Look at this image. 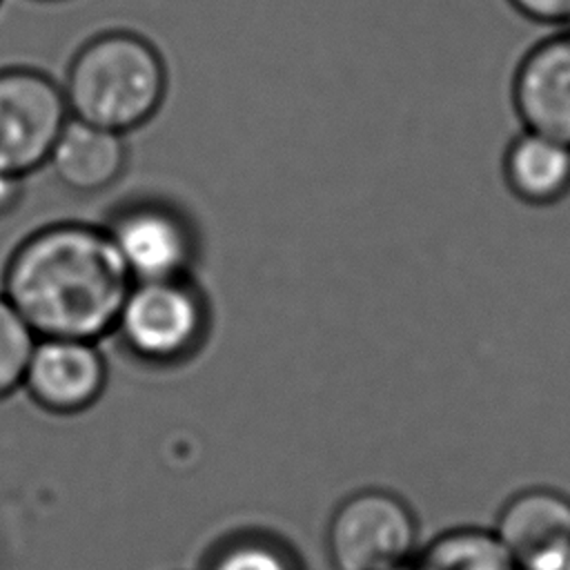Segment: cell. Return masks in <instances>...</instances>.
I'll return each mask as SVG.
<instances>
[{
	"label": "cell",
	"mask_w": 570,
	"mask_h": 570,
	"mask_svg": "<svg viewBox=\"0 0 570 570\" xmlns=\"http://www.w3.org/2000/svg\"><path fill=\"white\" fill-rule=\"evenodd\" d=\"M131 283L105 227L78 220L24 236L2 272L4 298L38 338H105Z\"/></svg>",
	"instance_id": "obj_1"
},
{
	"label": "cell",
	"mask_w": 570,
	"mask_h": 570,
	"mask_svg": "<svg viewBox=\"0 0 570 570\" xmlns=\"http://www.w3.org/2000/svg\"><path fill=\"white\" fill-rule=\"evenodd\" d=\"M60 85L71 118L127 136L160 111L169 76L151 40L107 29L78 47Z\"/></svg>",
	"instance_id": "obj_2"
},
{
	"label": "cell",
	"mask_w": 570,
	"mask_h": 570,
	"mask_svg": "<svg viewBox=\"0 0 570 570\" xmlns=\"http://www.w3.org/2000/svg\"><path fill=\"white\" fill-rule=\"evenodd\" d=\"M212 330L209 298L194 276L134 281L114 323L120 347L149 367L189 363Z\"/></svg>",
	"instance_id": "obj_3"
},
{
	"label": "cell",
	"mask_w": 570,
	"mask_h": 570,
	"mask_svg": "<svg viewBox=\"0 0 570 570\" xmlns=\"http://www.w3.org/2000/svg\"><path fill=\"white\" fill-rule=\"evenodd\" d=\"M325 543L334 570H405L419 552V523L405 499L365 488L336 505Z\"/></svg>",
	"instance_id": "obj_4"
},
{
	"label": "cell",
	"mask_w": 570,
	"mask_h": 570,
	"mask_svg": "<svg viewBox=\"0 0 570 570\" xmlns=\"http://www.w3.org/2000/svg\"><path fill=\"white\" fill-rule=\"evenodd\" d=\"M131 281L194 276L200 234L189 214L163 196L122 200L102 223Z\"/></svg>",
	"instance_id": "obj_5"
},
{
	"label": "cell",
	"mask_w": 570,
	"mask_h": 570,
	"mask_svg": "<svg viewBox=\"0 0 570 570\" xmlns=\"http://www.w3.org/2000/svg\"><path fill=\"white\" fill-rule=\"evenodd\" d=\"M71 118L62 85L36 67L0 69V174L27 178L47 167Z\"/></svg>",
	"instance_id": "obj_6"
},
{
	"label": "cell",
	"mask_w": 570,
	"mask_h": 570,
	"mask_svg": "<svg viewBox=\"0 0 570 570\" xmlns=\"http://www.w3.org/2000/svg\"><path fill=\"white\" fill-rule=\"evenodd\" d=\"M109 367L98 341L45 336L36 338L22 390L51 414H80L105 394Z\"/></svg>",
	"instance_id": "obj_7"
},
{
	"label": "cell",
	"mask_w": 570,
	"mask_h": 570,
	"mask_svg": "<svg viewBox=\"0 0 570 570\" xmlns=\"http://www.w3.org/2000/svg\"><path fill=\"white\" fill-rule=\"evenodd\" d=\"M510 98L523 129L570 147V27L537 40L519 58Z\"/></svg>",
	"instance_id": "obj_8"
},
{
	"label": "cell",
	"mask_w": 570,
	"mask_h": 570,
	"mask_svg": "<svg viewBox=\"0 0 570 570\" xmlns=\"http://www.w3.org/2000/svg\"><path fill=\"white\" fill-rule=\"evenodd\" d=\"M494 534L517 563L570 548V494L550 485H530L503 501Z\"/></svg>",
	"instance_id": "obj_9"
},
{
	"label": "cell",
	"mask_w": 570,
	"mask_h": 570,
	"mask_svg": "<svg viewBox=\"0 0 570 570\" xmlns=\"http://www.w3.org/2000/svg\"><path fill=\"white\" fill-rule=\"evenodd\" d=\"M127 160L129 149L122 134L69 118L47 167L69 191L100 194L122 178Z\"/></svg>",
	"instance_id": "obj_10"
},
{
	"label": "cell",
	"mask_w": 570,
	"mask_h": 570,
	"mask_svg": "<svg viewBox=\"0 0 570 570\" xmlns=\"http://www.w3.org/2000/svg\"><path fill=\"white\" fill-rule=\"evenodd\" d=\"M501 171L505 187L521 203L554 205L570 194V147L521 129L503 151Z\"/></svg>",
	"instance_id": "obj_11"
},
{
	"label": "cell",
	"mask_w": 570,
	"mask_h": 570,
	"mask_svg": "<svg viewBox=\"0 0 570 570\" xmlns=\"http://www.w3.org/2000/svg\"><path fill=\"white\" fill-rule=\"evenodd\" d=\"M407 570H519V563L492 528L461 525L425 543Z\"/></svg>",
	"instance_id": "obj_12"
},
{
	"label": "cell",
	"mask_w": 570,
	"mask_h": 570,
	"mask_svg": "<svg viewBox=\"0 0 570 570\" xmlns=\"http://www.w3.org/2000/svg\"><path fill=\"white\" fill-rule=\"evenodd\" d=\"M205 570H303L294 552L269 534L243 532L223 541Z\"/></svg>",
	"instance_id": "obj_13"
},
{
	"label": "cell",
	"mask_w": 570,
	"mask_h": 570,
	"mask_svg": "<svg viewBox=\"0 0 570 570\" xmlns=\"http://www.w3.org/2000/svg\"><path fill=\"white\" fill-rule=\"evenodd\" d=\"M36 334L0 292V401L22 387Z\"/></svg>",
	"instance_id": "obj_14"
},
{
	"label": "cell",
	"mask_w": 570,
	"mask_h": 570,
	"mask_svg": "<svg viewBox=\"0 0 570 570\" xmlns=\"http://www.w3.org/2000/svg\"><path fill=\"white\" fill-rule=\"evenodd\" d=\"M508 4L532 22L570 27V0H508Z\"/></svg>",
	"instance_id": "obj_15"
},
{
	"label": "cell",
	"mask_w": 570,
	"mask_h": 570,
	"mask_svg": "<svg viewBox=\"0 0 570 570\" xmlns=\"http://www.w3.org/2000/svg\"><path fill=\"white\" fill-rule=\"evenodd\" d=\"M24 180L20 176L0 174V218L13 214L24 198Z\"/></svg>",
	"instance_id": "obj_16"
},
{
	"label": "cell",
	"mask_w": 570,
	"mask_h": 570,
	"mask_svg": "<svg viewBox=\"0 0 570 570\" xmlns=\"http://www.w3.org/2000/svg\"><path fill=\"white\" fill-rule=\"evenodd\" d=\"M519 570H570V548L519 563Z\"/></svg>",
	"instance_id": "obj_17"
},
{
	"label": "cell",
	"mask_w": 570,
	"mask_h": 570,
	"mask_svg": "<svg viewBox=\"0 0 570 570\" xmlns=\"http://www.w3.org/2000/svg\"><path fill=\"white\" fill-rule=\"evenodd\" d=\"M38 2H58V0H38Z\"/></svg>",
	"instance_id": "obj_18"
},
{
	"label": "cell",
	"mask_w": 570,
	"mask_h": 570,
	"mask_svg": "<svg viewBox=\"0 0 570 570\" xmlns=\"http://www.w3.org/2000/svg\"><path fill=\"white\" fill-rule=\"evenodd\" d=\"M0 4H2V0H0Z\"/></svg>",
	"instance_id": "obj_19"
},
{
	"label": "cell",
	"mask_w": 570,
	"mask_h": 570,
	"mask_svg": "<svg viewBox=\"0 0 570 570\" xmlns=\"http://www.w3.org/2000/svg\"><path fill=\"white\" fill-rule=\"evenodd\" d=\"M405 570H407V568H405Z\"/></svg>",
	"instance_id": "obj_20"
}]
</instances>
